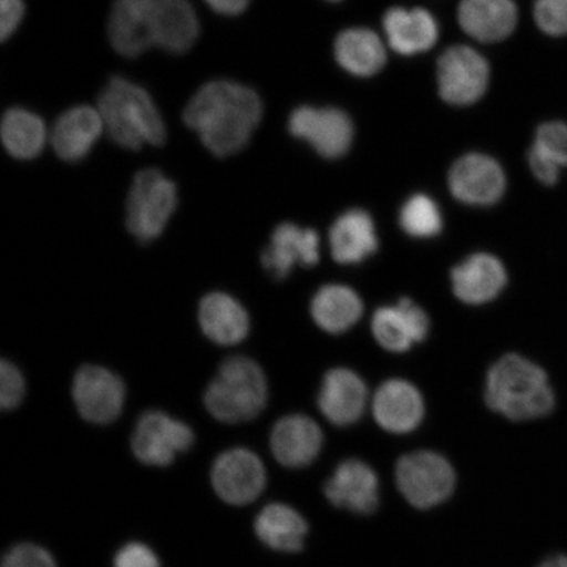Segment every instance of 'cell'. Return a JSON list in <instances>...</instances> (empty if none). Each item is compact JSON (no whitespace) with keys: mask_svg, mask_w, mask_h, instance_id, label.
Here are the masks:
<instances>
[{"mask_svg":"<svg viewBox=\"0 0 567 567\" xmlns=\"http://www.w3.org/2000/svg\"><path fill=\"white\" fill-rule=\"evenodd\" d=\"M430 326L427 313L408 297L394 307L375 310L371 322L375 342L393 353L408 352L414 344L423 342L430 334Z\"/></svg>","mask_w":567,"mask_h":567,"instance_id":"15","label":"cell"},{"mask_svg":"<svg viewBox=\"0 0 567 567\" xmlns=\"http://www.w3.org/2000/svg\"><path fill=\"white\" fill-rule=\"evenodd\" d=\"M73 399L83 420L109 424L122 414L125 385L117 374L99 365H84L76 372Z\"/></svg>","mask_w":567,"mask_h":567,"instance_id":"12","label":"cell"},{"mask_svg":"<svg viewBox=\"0 0 567 567\" xmlns=\"http://www.w3.org/2000/svg\"><path fill=\"white\" fill-rule=\"evenodd\" d=\"M105 132L115 144L137 152L145 145L162 146L166 125L148 92L124 76H112L97 97Z\"/></svg>","mask_w":567,"mask_h":567,"instance_id":"3","label":"cell"},{"mask_svg":"<svg viewBox=\"0 0 567 567\" xmlns=\"http://www.w3.org/2000/svg\"><path fill=\"white\" fill-rule=\"evenodd\" d=\"M0 134L6 151L13 158L21 161L39 157L48 138L44 120L19 106L4 113Z\"/></svg>","mask_w":567,"mask_h":567,"instance_id":"30","label":"cell"},{"mask_svg":"<svg viewBox=\"0 0 567 567\" xmlns=\"http://www.w3.org/2000/svg\"><path fill=\"white\" fill-rule=\"evenodd\" d=\"M113 567H161L154 550L142 543H130L116 553Z\"/></svg>","mask_w":567,"mask_h":567,"instance_id":"36","label":"cell"},{"mask_svg":"<svg viewBox=\"0 0 567 567\" xmlns=\"http://www.w3.org/2000/svg\"><path fill=\"white\" fill-rule=\"evenodd\" d=\"M507 271L492 254H472L452 269L453 293L466 305H485L498 297L507 286Z\"/></svg>","mask_w":567,"mask_h":567,"instance_id":"19","label":"cell"},{"mask_svg":"<svg viewBox=\"0 0 567 567\" xmlns=\"http://www.w3.org/2000/svg\"><path fill=\"white\" fill-rule=\"evenodd\" d=\"M324 496L332 506L359 515H371L379 507L378 474L364 461L349 458L326 481Z\"/></svg>","mask_w":567,"mask_h":567,"instance_id":"14","label":"cell"},{"mask_svg":"<svg viewBox=\"0 0 567 567\" xmlns=\"http://www.w3.org/2000/svg\"><path fill=\"white\" fill-rule=\"evenodd\" d=\"M308 529L302 515L282 503H271L255 519V534L266 547L276 551H300Z\"/></svg>","mask_w":567,"mask_h":567,"instance_id":"29","label":"cell"},{"mask_svg":"<svg viewBox=\"0 0 567 567\" xmlns=\"http://www.w3.org/2000/svg\"><path fill=\"white\" fill-rule=\"evenodd\" d=\"M317 401L326 420L338 427H349L364 414L368 389L357 372L332 368L324 374Z\"/></svg>","mask_w":567,"mask_h":567,"instance_id":"17","label":"cell"},{"mask_svg":"<svg viewBox=\"0 0 567 567\" xmlns=\"http://www.w3.org/2000/svg\"><path fill=\"white\" fill-rule=\"evenodd\" d=\"M264 111L257 91L238 82L217 80L196 91L183 111V120L212 154L225 158L247 146Z\"/></svg>","mask_w":567,"mask_h":567,"instance_id":"1","label":"cell"},{"mask_svg":"<svg viewBox=\"0 0 567 567\" xmlns=\"http://www.w3.org/2000/svg\"><path fill=\"white\" fill-rule=\"evenodd\" d=\"M0 9H2L0 35H2V41H7L18 31L21 21H23L25 3L24 0H0Z\"/></svg>","mask_w":567,"mask_h":567,"instance_id":"38","label":"cell"},{"mask_svg":"<svg viewBox=\"0 0 567 567\" xmlns=\"http://www.w3.org/2000/svg\"><path fill=\"white\" fill-rule=\"evenodd\" d=\"M364 303L357 290L343 284L319 288L310 302V316L328 334H344L360 321Z\"/></svg>","mask_w":567,"mask_h":567,"instance_id":"26","label":"cell"},{"mask_svg":"<svg viewBox=\"0 0 567 567\" xmlns=\"http://www.w3.org/2000/svg\"><path fill=\"white\" fill-rule=\"evenodd\" d=\"M332 259L339 265H360L379 248L378 230L364 209H350L340 215L329 233Z\"/></svg>","mask_w":567,"mask_h":567,"instance_id":"22","label":"cell"},{"mask_svg":"<svg viewBox=\"0 0 567 567\" xmlns=\"http://www.w3.org/2000/svg\"><path fill=\"white\" fill-rule=\"evenodd\" d=\"M271 450L276 460L287 467L300 470L313 463L322 451L321 427L302 414L281 417L271 432Z\"/></svg>","mask_w":567,"mask_h":567,"instance_id":"20","label":"cell"},{"mask_svg":"<svg viewBox=\"0 0 567 567\" xmlns=\"http://www.w3.org/2000/svg\"><path fill=\"white\" fill-rule=\"evenodd\" d=\"M528 165L532 174L544 186H555L561 176L563 168L534 146L528 152Z\"/></svg>","mask_w":567,"mask_h":567,"instance_id":"37","label":"cell"},{"mask_svg":"<svg viewBox=\"0 0 567 567\" xmlns=\"http://www.w3.org/2000/svg\"><path fill=\"white\" fill-rule=\"evenodd\" d=\"M25 381L16 364L3 359L0 364V406L3 410H13L23 401Z\"/></svg>","mask_w":567,"mask_h":567,"instance_id":"34","label":"cell"},{"mask_svg":"<svg viewBox=\"0 0 567 567\" xmlns=\"http://www.w3.org/2000/svg\"><path fill=\"white\" fill-rule=\"evenodd\" d=\"M395 482L411 506L430 509L442 505L453 494L456 473L450 461L439 453L417 451L399 460Z\"/></svg>","mask_w":567,"mask_h":567,"instance_id":"6","label":"cell"},{"mask_svg":"<svg viewBox=\"0 0 567 567\" xmlns=\"http://www.w3.org/2000/svg\"><path fill=\"white\" fill-rule=\"evenodd\" d=\"M288 131L324 159L344 157L354 138L351 117L336 106H299L290 113Z\"/></svg>","mask_w":567,"mask_h":567,"instance_id":"7","label":"cell"},{"mask_svg":"<svg viewBox=\"0 0 567 567\" xmlns=\"http://www.w3.org/2000/svg\"><path fill=\"white\" fill-rule=\"evenodd\" d=\"M177 207V188L158 168L134 176L126 202V226L140 243H152L165 231Z\"/></svg>","mask_w":567,"mask_h":567,"instance_id":"5","label":"cell"},{"mask_svg":"<svg viewBox=\"0 0 567 567\" xmlns=\"http://www.w3.org/2000/svg\"><path fill=\"white\" fill-rule=\"evenodd\" d=\"M155 47L169 54L190 51L200 35V20L189 0H141Z\"/></svg>","mask_w":567,"mask_h":567,"instance_id":"13","label":"cell"},{"mask_svg":"<svg viewBox=\"0 0 567 567\" xmlns=\"http://www.w3.org/2000/svg\"><path fill=\"white\" fill-rule=\"evenodd\" d=\"M457 19L472 39L498 42L515 31L519 11L514 0H461Z\"/></svg>","mask_w":567,"mask_h":567,"instance_id":"24","label":"cell"},{"mask_svg":"<svg viewBox=\"0 0 567 567\" xmlns=\"http://www.w3.org/2000/svg\"><path fill=\"white\" fill-rule=\"evenodd\" d=\"M330 2H340V0H330Z\"/></svg>","mask_w":567,"mask_h":567,"instance_id":"41","label":"cell"},{"mask_svg":"<svg viewBox=\"0 0 567 567\" xmlns=\"http://www.w3.org/2000/svg\"><path fill=\"white\" fill-rule=\"evenodd\" d=\"M334 53L339 65L359 78L379 74L386 63L384 44L378 34L367 28H350L339 33Z\"/></svg>","mask_w":567,"mask_h":567,"instance_id":"28","label":"cell"},{"mask_svg":"<svg viewBox=\"0 0 567 567\" xmlns=\"http://www.w3.org/2000/svg\"><path fill=\"white\" fill-rule=\"evenodd\" d=\"M198 322L207 338L219 346H234L250 332V317L234 297L213 292L198 305Z\"/></svg>","mask_w":567,"mask_h":567,"instance_id":"25","label":"cell"},{"mask_svg":"<svg viewBox=\"0 0 567 567\" xmlns=\"http://www.w3.org/2000/svg\"><path fill=\"white\" fill-rule=\"evenodd\" d=\"M443 213L434 198L416 194L403 203L400 210V226L408 236L430 239L443 230Z\"/></svg>","mask_w":567,"mask_h":567,"instance_id":"31","label":"cell"},{"mask_svg":"<svg viewBox=\"0 0 567 567\" xmlns=\"http://www.w3.org/2000/svg\"><path fill=\"white\" fill-rule=\"evenodd\" d=\"M266 470L260 458L246 449L221 453L212 467V485L224 502L246 506L265 491Z\"/></svg>","mask_w":567,"mask_h":567,"instance_id":"11","label":"cell"},{"mask_svg":"<svg viewBox=\"0 0 567 567\" xmlns=\"http://www.w3.org/2000/svg\"><path fill=\"white\" fill-rule=\"evenodd\" d=\"M537 567H567V556L550 557Z\"/></svg>","mask_w":567,"mask_h":567,"instance_id":"40","label":"cell"},{"mask_svg":"<svg viewBox=\"0 0 567 567\" xmlns=\"http://www.w3.org/2000/svg\"><path fill=\"white\" fill-rule=\"evenodd\" d=\"M561 168H567V124L548 122L537 127L534 145Z\"/></svg>","mask_w":567,"mask_h":567,"instance_id":"32","label":"cell"},{"mask_svg":"<svg viewBox=\"0 0 567 567\" xmlns=\"http://www.w3.org/2000/svg\"><path fill=\"white\" fill-rule=\"evenodd\" d=\"M195 443L189 425L162 413L148 411L140 417L132 436V450L142 464L167 466Z\"/></svg>","mask_w":567,"mask_h":567,"instance_id":"10","label":"cell"},{"mask_svg":"<svg viewBox=\"0 0 567 567\" xmlns=\"http://www.w3.org/2000/svg\"><path fill=\"white\" fill-rule=\"evenodd\" d=\"M382 28L390 48L401 55H415L430 51L439 40L437 20L424 9L394 7L385 12Z\"/></svg>","mask_w":567,"mask_h":567,"instance_id":"23","label":"cell"},{"mask_svg":"<svg viewBox=\"0 0 567 567\" xmlns=\"http://www.w3.org/2000/svg\"><path fill=\"white\" fill-rule=\"evenodd\" d=\"M439 95L455 106L473 105L485 96L491 83V66L484 55L471 47L446 49L437 61Z\"/></svg>","mask_w":567,"mask_h":567,"instance_id":"8","label":"cell"},{"mask_svg":"<svg viewBox=\"0 0 567 567\" xmlns=\"http://www.w3.org/2000/svg\"><path fill=\"white\" fill-rule=\"evenodd\" d=\"M485 402L494 413L524 422L551 413L556 395L542 367L520 354L509 353L488 370Z\"/></svg>","mask_w":567,"mask_h":567,"instance_id":"2","label":"cell"},{"mask_svg":"<svg viewBox=\"0 0 567 567\" xmlns=\"http://www.w3.org/2000/svg\"><path fill=\"white\" fill-rule=\"evenodd\" d=\"M423 396L411 382L401 379L388 380L375 392L372 413L375 423L390 434H410L423 421Z\"/></svg>","mask_w":567,"mask_h":567,"instance_id":"18","label":"cell"},{"mask_svg":"<svg viewBox=\"0 0 567 567\" xmlns=\"http://www.w3.org/2000/svg\"><path fill=\"white\" fill-rule=\"evenodd\" d=\"M106 31L112 48L125 59H137L155 47L141 0H116L110 12Z\"/></svg>","mask_w":567,"mask_h":567,"instance_id":"27","label":"cell"},{"mask_svg":"<svg viewBox=\"0 0 567 567\" xmlns=\"http://www.w3.org/2000/svg\"><path fill=\"white\" fill-rule=\"evenodd\" d=\"M2 567H56L53 556L34 544H20L3 558Z\"/></svg>","mask_w":567,"mask_h":567,"instance_id":"35","label":"cell"},{"mask_svg":"<svg viewBox=\"0 0 567 567\" xmlns=\"http://www.w3.org/2000/svg\"><path fill=\"white\" fill-rule=\"evenodd\" d=\"M449 188L457 202L470 207H492L506 193L507 177L501 163L484 153H470L453 163Z\"/></svg>","mask_w":567,"mask_h":567,"instance_id":"9","label":"cell"},{"mask_svg":"<svg viewBox=\"0 0 567 567\" xmlns=\"http://www.w3.org/2000/svg\"><path fill=\"white\" fill-rule=\"evenodd\" d=\"M218 16L237 17L247 10L251 0H204Z\"/></svg>","mask_w":567,"mask_h":567,"instance_id":"39","label":"cell"},{"mask_svg":"<svg viewBox=\"0 0 567 567\" xmlns=\"http://www.w3.org/2000/svg\"><path fill=\"white\" fill-rule=\"evenodd\" d=\"M104 131L97 109L90 105L71 106L56 118L51 142L61 159L78 162L87 157Z\"/></svg>","mask_w":567,"mask_h":567,"instance_id":"21","label":"cell"},{"mask_svg":"<svg viewBox=\"0 0 567 567\" xmlns=\"http://www.w3.org/2000/svg\"><path fill=\"white\" fill-rule=\"evenodd\" d=\"M267 400L266 374L246 357L226 359L204 394L210 415L229 424L255 420L265 410Z\"/></svg>","mask_w":567,"mask_h":567,"instance_id":"4","label":"cell"},{"mask_svg":"<svg viewBox=\"0 0 567 567\" xmlns=\"http://www.w3.org/2000/svg\"><path fill=\"white\" fill-rule=\"evenodd\" d=\"M534 17L545 34L553 38L567 34V0H536Z\"/></svg>","mask_w":567,"mask_h":567,"instance_id":"33","label":"cell"},{"mask_svg":"<svg viewBox=\"0 0 567 567\" xmlns=\"http://www.w3.org/2000/svg\"><path fill=\"white\" fill-rule=\"evenodd\" d=\"M321 258V239L313 229L282 223L272 233L261 254V265L275 279H287L296 266L313 267Z\"/></svg>","mask_w":567,"mask_h":567,"instance_id":"16","label":"cell"}]
</instances>
